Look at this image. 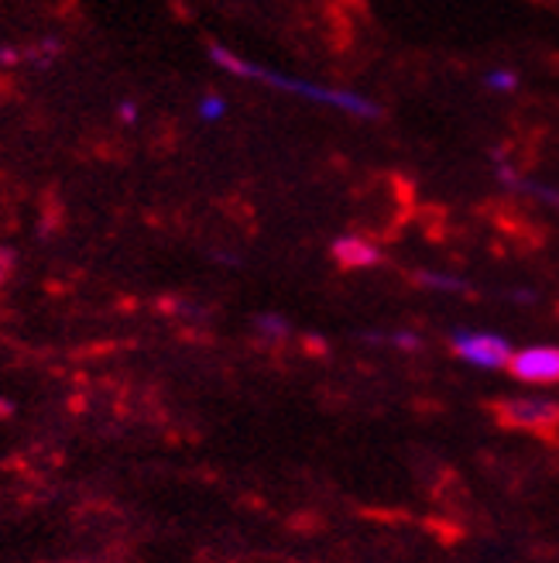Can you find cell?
<instances>
[{"label": "cell", "mask_w": 559, "mask_h": 563, "mask_svg": "<svg viewBox=\"0 0 559 563\" xmlns=\"http://www.w3.org/2000/svg\"><path fill=\"white\" fill-rule=\"evenodd\" d=\"M118 118H121L124 124H134V121H137V107H134L131 100H124V103L118 107Z\"/></svg>", "instance_id": "obj_13"}, {"label": "cell", "mask_w": 559, "mask_h": 563, "mask_svg": "<svg viewBox=\"0 0 559 563\" xmlns=\"http://www.w3.org/2000/svg\"><path fill=\"white\" fill-rule=\"evenodd\" d=\"M223 110H227V103H223L216 93H206V97L200 100V118H203V121H220V118H223Z\"/></svg>", "instance_id": "obj_11"}, {"label": "cell", "mask_w": 559, "mask_h": 563, "mask_svg": "<svg viewBox=\"0 0 559 563\" xmlns=\"http://www.w3.org/2000/svg\"><path fill=\"white\" fill-rule=\"evenodd\" d=\"M391 341H395L399 347H405V351L418 347V336L415 333H391Z\"/></svg>", "instance_id": "obj_14"}, {"label": "cell", "mask_w": 559, "mask_h": 563, "mask_svg": "<svg viewBox=\"0 0 559 563\" xmlns=\"http://www.w3.org/2000/svg\"><path fill=\"white\" fill-rule=\"evenodd\" d=\"M8 272H11V251H0V282L8 278Z\"/></svg>", "instance_id": "obj_15"}, {"label": "cell", "mask_w": 559, "mask_h": 563, "mask_svg": "<svg viewBox=\"0 0 559 563\" xmlns=\"http://www.w3.org/2000/svg\"><path fill=\"white\" fill-rule=\"evenodd\" d=\"M258 333H265L268 341H282V336H289V323L275 313H265V317H258Z\"/></svg>", "instance_id": "obj_8"}, {"label": "cell", "mask_w": 559, "mask_h": 563, "mask_svg": "<svg viewBox=\"0 0 559 563\" xmlns=\"http://www.w3.org/2000/svg\"><path fill=\"white\" fill-rule=\"evenodd\" d=\"M418 282L429 289H443V292H467V282L463 278H454V275H439V272H423Z\"/></svg>", "instance_id": "obj_7"}, {"label": "cell", "mask_w": 559, "mask_h": 563, "mask_svg": "<svg viewBox=\"0 0 559 563\" xmlns=\"http://www.w3.org/2000/svg\"><path fill=\"white\" fill-rule=\"evenodd\" d=\"M59 48H63L59 42L45 38V42H38V45H32V48H24V59H27V63H38V66H45L48 59H55V52H59Z\"/></svg>", "instance_id": "obj_9"}, {"label": "cell", "mask_w": 559, "mask_h": 563, "mask_svg": "<svg viewBox=\"0 0 559 563\" xmlns=\"http://www.w3.org/2000/svg\"><path fill=\"white\" fill-rule=\"evenodd\" d=\"M333 258H337V265H344V268H371L381 262V251L368 238L347 234V238L333 241Z\"/></svg>", "instance_id": "obj_5"}, {"label": "cell", "mask_w": 559, "mask_h": 563, "mask_svg": "<svg viewBox=\"0 0 559 563\" xmlns=\"http://www.w3.org/2000/svg\"><path fill=\"white\" fill-rule=\"evenodd\" d=\"M484 82H488L491 90H497V93H508V90L518 87V76H515L512 69H491V73L484 76Z\"/></svg>", "instance_id": "obj_10"}, {"label": "cell", "mask_w": 559, "mask_h": 563, "mask_svg": "<svg viewBox=\"0 0 559 563\" xmlns=\"http://www.w3.org/2000/svg\"><path fill=\"white\" fill-rule=\"evenodd\" d=\"M0 416H11V402H4V399H0Z\"/></svg>", "instance_id": "obj_16"}, {"label": "cell", "mask_w": 559, "mask_h": 563, "mask_svg": "<svg viewBox=\"0 0 559 563\" xmlns=\"http://www.w3.org/2000/svg\"><path fill=\"white\" fill-rule=\"evenodd\" d=\"M24 59V52H18L14 45H4L0 48V66H14V63H21Z\"/></svg>", "instance_id": "obj_12"}, {"label": "cell", "mask_w": 559, "mask_h": 563, "mask_svg": "<svg viewBox=\"0 0 559 563\" xmlns=\"http://www.w3.org/2000/svg\"><path fill=\"white\" fill-rule=\"evenodd\" d=\"M497 179L505 183L508 189L533 192V196H539V200H546L549 207H559V189H549V186H539V183H528V179H522L518 173H512L508 165H497Z\"/></svg>", "instance_id": "obj_6"}, {"label": "cell", "mask_w": 559, "mask_h": 563, "mask_svg": "<svg viewBox=\"0 0 559 563\" xmlns=\"http://www.w3.org/2000/svg\"><path fill=\"white\" fill-rule=\"evenodd\" d=\"M210 59L223 69V73H234L241 79H261L275 90H286L292 97H302V100H316V103H326V107H337L344 114H354V118H378V103L357 97L350 90H333V87H323V82H310V79H295V76H286V73H275V69H265V66H255L234 55L231 48L223 45H210Z\"/></svg>", "instance_id": "obj_1"}, {"label": "cell", "mask_w": 559, "mask_h": 563, "mask_svg": "<svg viewBox=\"0 0 559 563\" xmlns=\"http://www.w3.org/2000/svg\"><path fill=\"white\" fill-rule=\"evenodd\" d=\"M494 416L501 427L512 430H556L559 427V402L549 399H501L494 402Z\"/></svg>", "instance_id": "obj_3"}, {"label": "cell", "mask_w": 559, "mask_h": 563, "mask_svg": "<svg viewBox=\"0 0 559 563\" xmlns=\"http://www.w3.org/2000/svg\"><path fill=\"white\" fill-rule=\"evenodd\" d=\"M518 382L556 385L559 382V347H525L512 357L508 368Z\"/></svg>", "instance_id": "obj_4"}, {"label": "cell", "mask_w": 559, "mask_h": 563, "mask_svg": "<svg viewBox=\"0 0 559 563\" xmlns=\"http://www.w3.org/2000/svg\"><path fill=\"white\" fill-rule=\"evenodd\" d=\"M454 344V354L463 357L467 364H478V368H488V372H505L512 368V344L505 336L497 333H478V330H457L450 336Z\"/></svg>", "instance_id": "obj_2"}]
</instances>
